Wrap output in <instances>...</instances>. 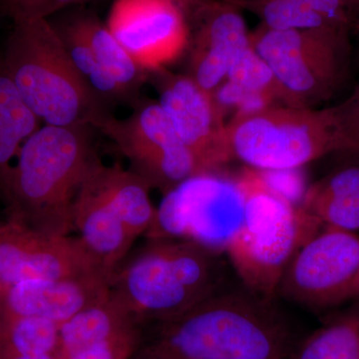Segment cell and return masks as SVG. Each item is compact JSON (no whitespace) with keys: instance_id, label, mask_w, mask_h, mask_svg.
Masks as SVG:
<instances>
[{"instance_id":"obj_4","label":"cell","mask_w":359,"mask_h":359,"mask_svg":"<svg viewBox=\"0 0 359 359\" xmlns=\"http://www.w3.org/2000/svg\"><path fill=\"white\" fill-rule=\"evenodd\" d=\"M2 65L44 125L96 128L112 114L92 95L48 20L14 21Z\"/></svg>"},{"instance_id":"obj_21","label":"cell","mask_w":359,"mask_h":359,"mask_svg":"<svg viewBox=\"0 0 359 359\" xmlns=\"http://www.w3.org/2000/svg\"><path fill=\"white\" fill-rule=\"evenodd\" d=\"M40 120L28 108L0 60V201L6 194L13 161L23 143L40 128Z\"/></svg>"},{"instance_id":"obj_26","label":"cell","mask_w":359,"mask_h":359,"mask_svg":"<svg viewBox=\"0 0 359 359\" xmlns=\"http://www.w3.org/2000/svg\"><path fill=\"white\" fill-rule=\"evenodd\" d=\"M90 0H0V11L14 21L48 20L53 14L67 7L85 4Z\"/></svg>"},{"instance_id":"obj_19","label":"cell","mask_w":359,"mask_h":359,"mask_svg":"<svg viewBox=\"0 0 359 359\" xmlns=\"http://www.w3.org/2000/svg\"><path fill=\"white\" fill-rule=\"evenodd\" d=\"M139 330L140 325L110 292L107 299L82 309L60 325L55 358L68 359L85 347Z\"/></svg>"},{"instance_id":"obj_6","label":"cell","mask_w":359,"mask_h":359,"mask_svg":"<svg viewBox=\"0 0 359 359\" xmlns=\"http://www.w3.org/2000/svg\"><path fill=\"white\" fill-rule=\"evenodd\" d=\"M226 131L231 161L257 171H295L332 153H353L330 107L269 106L233 116Z\"/></svg>"},{"instance_id":"obj_11","label":"cell","mask_w":359,"mask_h":359,"mask_svg":"<svg viewBox=\"0 0 359 359\" xmlns=\"http://www.w3.org/2000/svg\"><path fill=\"white\" fill-rule=\"evenodd\" d=\"M148 79L157 89L161 108L203 171H219L231 162L228 121L214 92L203 88L186 73H172L166 68L149 73Z\"/></svg>"},{"instance_id":"obj_29","label":"cell","mask_w":359,"mask_h":359,"mask_svg":"<svg viewBox=\"0 0 359 359\" xmlns=\"http://www.w3.org/2000/svg\"><path fill=\"white\" fill-rule=\"evenodd\" d=\"M309 7L332 25L353 29V20L340 0H297Z\"/></svg>"},{"instance_id":"obj_9","label":"cell","mask_w":359,"mask_h":359,"mask_svg":"<svg viewBox=\"0 0 359 359\" xmlns=\"http://www.w3.org/2000/svg\"><path fill=\"white\" fill-rule=\"evenodd\" d=\"M124 119L111 114L97 129L115 144L130 170L163 195L205 173L158 101L139 98Z\"/></svg>"},{"instance_id":"obj_1","label":"cell","mask_w":359,"mask_h":359,"mask_svg":"<svg viewBox=\"0 0 359 359\" xmlns=\"http://www.w3.org/2000/svg\"><path fill=\"white\" fill-rule=\"evenodd\" d=\"M294 346L273 297L245 287H222L185 313L144 327L141 344L162 359H289Z\"/></svg>"},{"instance_id":"obj_31","label":"cell","mask_w":359,"mask_h":359,"mask_svg":"<svg viewBox=\"0 0 359 359\" xmlns=\"http://www.w3.org/2000/svg\"><path fill=\"white\" fill-rule=\"evenodd\" d=\"M346 7L353 20V25L359 18V0H340Z\"/></svg>"},{"instance_id":"obj_8","label":"cell","mask_w":359,"mask_h":359,"mask_svg":"<svg viewBox=\"0 0 359 359\" xmlns=\"http://www.w3.org/2000/svg\"><path fill=\"white\" fill-rule=\"evenodd\" d=\"M244 212L238 173L205 172L165 194L144 237L183 238L223 255L243 223Z\"/></svg>"},{"instance_id":"obj_28","label":"cell","mask_w":359,"mask_h":359,"mask_svg":"<svg viewBox=\"0 0 359 359\" xmlns=\"http://www.w3.org/2000/svg\"><path fill=\"white\" fill-rule=\"evenodd\" d=\"M330 108L340 136L359 154V83L341 103Z\"/></svg>"},{"instance_id":"obj_2","label":"cell","mask_w":359,"mask_h":359,"mask_svg":"<svg viewBox=\"0 0 359 359\" xmlns=\"http://www.w3.org/2000/svg\"><path fill=\"white\" fill-rule=\"evenodd\" d=\"M91 129L44 125L23 143L2 199L6 218L69 235L75 198L97 159Z\"/></svg>"},{"instance_id":"obj_3","label":"cell","mask_w":359,"mask_h":359,"mask_svg":"<svg viewBox=\"0 0 359 359\" xmlns=\"http://www.w3.org/2000/svg\"><path fill=\"white\" fill-rule=\"evenodd\" d=\"M222 254L183 238H148L110 283L111 295L143 330L185 313L223 287Z\"/></svg>"},{"instance_id":"obj_27","label":"cell","mask_w":359,"mask_h":359,"mask_svg":"<svg viewBox=\"0 0 359 359\" xmlns=\"http://www.w3.org/2000/svg\"><path fill=\"white\" fill-rule=\"evenodd\" d=\"M143 330L118 335L77 351L68 359H130L140 348Z\"/></svg>"},{"instance_id":"obj_22","label":"cell","mask_w":359,"mask_h":359,"mask_svg":"<svg viewBox=\"0 0 359 359\" xmlns=\"http://www.w3.org/2000/svg\"><path fill=\"white\" fill-rule=\"evenodd\" d=\"M73 65L87 88L104 107L111 108L122 103H131V99L113 79L109 73L99 65L86 41L69 20L55 25Z\"/></svg>"},{"instance_id":"obj_33","label":"cell","mask_w":359,"mask_h":359,"mask_svg":"<svg viewBox=\"0 0 359 359\" xmlns=\"http://www.w3.org/2000/svg\"><path fill=\"white\" fill-rule=\"evenodd\" d=\"M6 359H56L55 353L51 354H37V355H21L14 356V358H9Z\"/></svg>"},{"instance_id":"obj_5","label":"cell","mask_w":359,"mask_h":359,"mask_svg":"<svg viewBox=\"0 0 359 359\" xmlns=\"http://www.w3.org/2000/svg\"><path fill=\"white\" fill-rule=\"evenodd\" d=\"M238 176L245 194L244 219L224 254L245 287L273 297L287 264L323 226L276 190L263 172L245 167Z\"/></svg>"},{"instance_id":"obj_16","label":"cell","mask_w":359,"mask_h":359,"mask_svg":"<svg viewBox=\"0 0 359 359\" xmlns=\"http://www.w3.org/2000/svg\"><path fill=\"white\" fill-rule=\"evenodd\" d=\"M72 224L85 249L111 283L117 269L129 256L137 238L86 179L75 198Z\"/></svg>"},{"instance_id":"obj_7","label":"cell","mask_w":359,"mask_h":359,"mask_svg":"<svg viewBox=\"0 0 359 359\" xmlns=\"http://www.w3.org/2000/svg\"><path fill=\"white\" fill-rule=\"evenodd\" d=\"M349 28L269 29L259 23L250 44L269 66L283 105L318 108L334 98L351 74Z\"/></svg>"},{"instance_id":"obj_25","label":"cell","mask_w":359,"mask_h":359,"mask_svg":"<svg viewBox=\"0 0 359 359\" xmlns=\"http://www.w3.org/2000/svg\"><path fill=\"white\" fill-rule=\"evenodd\" d=\"M238 7L256 14L269 29L339 27L297 0H238Z\"/></svg>"},{"instance_id":"obj_32","label":"cell","mask_w":359,"mask_h":359,"mask_svg":"<svg viewBox=\"0 0 359 359\" xmlns=\"http://www.w3.org/2000/svg\"><path fill=\"white\" fill-rule=\"evenodd\" d=\"M130 359H162L159 356L155 355V354L151 353L150 351H146V349L140 348L134 353Z\"/></svg>"},{"instance_id":"obj_12","label":"cell","mask_w":359,"mask_h":359,"mask_svg":"<svg viewBox=\"0 0 359 359\" xmlns=\"http://www.w3.org/2000/svg\"><path fill=\"white\" fill-rule=\"evenodd\" d=\"M84 276L109 282L79 238L43 233L6 217L0 221V289L23 280Z\"/></svg>"},{"instance_id":"obj_17","label":"cell","mask_w":359,"mask_h":359,"mask_svg":"<svg viewBox=\"0 0 359 359\" xmlns=\"http://www.w3.org/2000/svg\"><path fill=\"white\" fill-rule=\"evenodd\" d=\"M301 205L323 226L359 230V162L334 170L306 188Z\"/></svg>"},{"instance_id":"obj_13","label":"cell","mask_w":359,"mask_h":359,"mask_svg":"<svg viewBox=\"0 0 359 359\" xmlns=\"http://www.w3.org/2000/svg\"><path fill=\"white\" fill-rule=\"evenodd\" d=\"M108 27L148 73L166 68L188 46V20L170 0H121Z\"/></svg>"},{"instance_id":"obj_30","label":"cell","mask_w":359,"mask_h":359,"mask_svg":"<svg viewBox=\"0 0 359 359\" xmlns=\"http://www.w3.org/2000/svg\"><path fill=\"white\" fill-rule=\"evenodd\" d=\"M170 1L173 2L175 6L181 9L182 13L185 14L188 20L193 13L209 4L212 0H170Z\"/></svg>"},{"instance_id":"obj_15","label":"cell","mask_w":359,"mask_h":359,"mask_svg":"<svg viewBox=\"0 0 359 359\" xmlns=\"http://www.w3.org/2000/svg\"><path fill=\"white\" fill-rule=\"evenodd\" d=\"M109 294L110 283L102 276L23 280L0 289V316H33L61 325Z\"/></svg>"},{"instance_id":"obj_24","label":"cell","mask_w":359,"mask_h":359,"mask_svg":"<svg viewBox=\"0 0 359 359\" xmlns=\"http://www.w3.org/2000/svg\"><path fill=\"white\" fill-rule=\"evenodd\" d=\"M289 359H359V311L314 332L294 346Z\"/></svg>"},{"instance_id":"obj_23","label":"cell","mask_w":359,"mask_h":359,"mask_svg":"<svg viewBox=\"0 0 359 359\" xmlns=\"http://www.w3.org/2000/svg\"><path fill=\"white\" fill-rule=\"evenodd\" d=\"M60 325L33 316H0V359L55 353Z\"/></svg>"},{"instance_id":"obj_35","label":"cell","mask_w":359,"mask_h":359,"mask_svg":"<svg viewBox=\"0 0 359 359\" xmlns=\"http://www.w3.org/2000/svg\"><path fill=\"white\" fill-rule=\"evenodd\" d=\"M222 1L226 2V4H231V6L238 7V0H222ZM238 8H240V7H238Z\"/></svg>"},{"instance_id":"obj_10","label":"cell","mask_w":359,"mask_h":359,"mask_svg":"<svg viewBox=\"0 0 359 359\" xmlns=\"http://www.w3.org/2000/svg\"><path fill=\"white\" fill-rule=\"evenodd\" d=\"M276 294L323 309L359 297V235L325 226L287 264Z\"/></svg>"},{"instance_id":"obj_14","label":"cell","mask_w":359,"mask_h":359,"mask_svg":"<svg viewBox=\"0 0 359 359\" xmlns=\"http://www.w3.org/2000/svg\"><path fill=\"white\" fill-rule=\"evenodd\" d=\"M238 7L212 0L188 18L189 77L214 92L250 47V32Z\"/></svg>"},{"instance_id":"obj_20","label":"cell","mask_w":359,"mask_h":359,"mask_svg":"<svg viewBox=\"0 0 359 359\" xmlns=\"http://www.w3.org/2000/svg\"><path fill=\"white\" fill-rule=\"evenodd\" d=\"M69 21L88 44L99 65L124 90L132 103L136 102L140 98L141 87L148 79L147 71L135 60L109 27L93 14L80 13Z\"/></svg>"},{"instance_id":"obj_18","label":"cell","mask_w":359,"mask_h":359,"mask_svg":"<svg viewBox=\"0 0 359 359\" xmlns=\"http://www.w3.org/2000/svg\"><path fill=\"white\" fill-rule=\"evenodd\" d=\"M214 95L226 116L231 109H235V116L283 105L273 73L252 44Z\"/></svg>"},{"instance_id":"obj_34","label":"cell","mask_w":359,"mask_h":359,"mask_svg":"<svg viewBox=\"0 0 359 359\" xmlns=\"http://www.w3.org/2000/svg\"><path fill=\"white\" fill-rule=\"evenodd\" d=\"M353 29L354 30V32H355L356 36H358V50H359V18H358V20L355 21V22H354V25L353 26ZM358 56H359V53H358Z\"/></svg>"}]
</instances>
